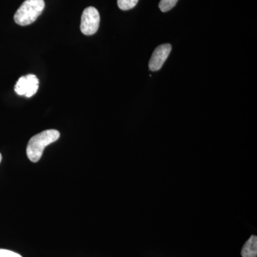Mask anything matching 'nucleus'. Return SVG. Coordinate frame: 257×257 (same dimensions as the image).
Wrapping results in <instances>:
<instances>
[{
	"instance_id": "f257e3e1",
	"label": "nucleus",
	"mask_w": 257,
	"mask_h": 257,
	"mask_svg": "<svg viewBox=\"0 0 257 257\" xmlns=\"http://www.w3.org/2000/svg\"><path fill=\"white\" fill-rule=\"evenodd\" d=\"M60 137V133L56 130H48L32 137L27 147V155L32 162L40 160L45 147L55 143Z\"/></svg>"
},
{
	"instance_id": "f03ea898",
	"label": "nucleus",
	"mask_w": 257,
	"mask_h": 257,
	"mask_svg": "<svg viewBox=\"0 0 257 257\" xmlns=\"http://www.w3.org/2000/svg\"><path fill=\"white\" fill-rule=\"evenodd\" d=\"M44 0H25L15 14V23L20 26H28L36 21L45 9Z\"/></svg>"
},
{
	"instance_id": "7ed1b4c3",
	"label": "nucleus",
	"mask_w": 257,
	"mask_h": 257,
	"mask_svg": "<svg viewBox=\"0 0 257 257\" xmlns=\"http://www.w3.org/2000/svg\"><path fill=\"white\" fill-rule=\"evenodd\" d=\"M100 23V15L94 7L84 10L81 18L80 30L84 35H92L97 32Z\"/></svg>"
},
{
	"instance_id": "20e7f679",
	"label": "nucleus",
	"mask_w": 257,
	"mask_h": 257,
	"mask_svg": "<svg viewBox=\"0 0 257 257\" xmlns=\"http://www.w3.org/2000/svg\"><path fill=\"white\" fill-rule=\"evenodd\" d=\"M39 79L35 74H28L18 79L15 91L18 95L32 97L36 94L39 88Z\"/></svg>"
},
{
	"instance_id": "39448f33",
	"label": "nucleus",
	"mask_w": 257,
	"mask_h": 257,
	"mask_svg": "<svg viewBox=\"0 0 257 257\" xmlns=\"http://www.w3.org/2000/svg\"><path fill=\"white\" fill-rule=\"evenodd\" d=\"M171 50H172V46L170 44H165V45L157 47L154 51L150 62H149L150 70L152 72L160 70L163 64H165V61L168 58Z\"/></svg>"
},
{
	"instance_id": "423d86ee",
	"label": "nucleus",
	"mask_w": 257,
	"mask_h": 257,
	"mask_svg": "<svg viewBox=\"0 0 257 257\" xmlns=\"http://www.w3.org/2000/svg\"><path fill=\"white\" fill-rule=\"evenodd\" d=\"M242 257H256L257 256V237L252 235L243 245L241 249Z\"/></svg>"
},
{
	"instance_id": "0eeeda50",
	"label": "nucleus",
	"mask_w": 257,
	"mask_h": 257,
	"mask_svg": "<svg viewBox=\"0 0 257 257\" xmlns=\"http://www.w3.org/2000/svg\"><path fill=\"white\" fill-rule=\"evenodd\" d=\"M179 0H161L159 8L162 13H167L175 8Z\"/></svg>"
},
{
	"instance_id": "6e6552de",
	"label": "nucleus",
	"mask_w": 257,
	"mask_h": 257,
	"mask_svg": "<svg viewBox=\"0 0 257 257\" xmlns=\"http://www.w3.org/2000/svg\"><path fill=\"white\" fill-rule=\"evenodd\" d=\"M139 0H117V5L120 10L126 11L135 8Z\"/></svg>"
},
{
	"instance_id": "1a4fd4ad",
	"label": "nucleus",
	"mask_w": 257,
	"mask_h": 257,
	"mask_svg": "<svg viewBox=\"0 0 257 257\" xmlns=\"http://www.w3.org/2000/svg\"><path fill=\"white\" fill-rule=\"evenodd\" d=\"M0 257H23L21 255L14 251H10L8 249L0 248Z\"/></svg>"
},
{
	"instance_id": "9d476101",
	"label": "nucleus",
	"mask_w": 257,
	"mask_h": 257,
	"mask_svg": "<svg viewBox=\"0 0 257 257\" xmlns=\"http://www.w3.org/2000/svg\"><path fill=\"white\" fill-rule=\"evenodd\" d=\"M2 159H3V157H2L1 153H0V163H1Z\"/></svg>"
}]
</instances>
